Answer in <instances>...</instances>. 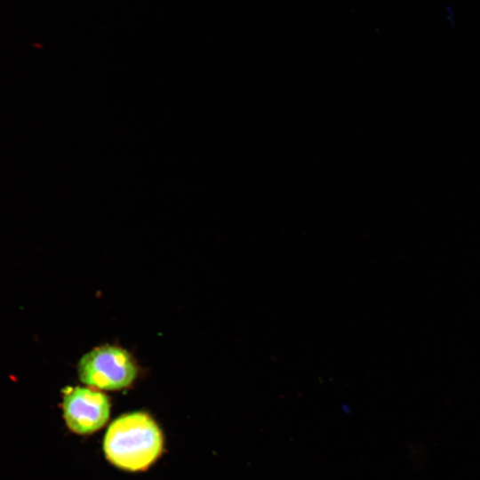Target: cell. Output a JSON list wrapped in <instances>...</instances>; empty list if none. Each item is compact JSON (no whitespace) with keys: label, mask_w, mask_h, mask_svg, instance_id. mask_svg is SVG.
Here are the masks:
<instances>
[{"label":"cell","mask_w":480,"mask_h":480,"mask_svg":"<svg viewBox=\"0 0 480 480\" xmlns=\"http://www.w3.org/2000/svg\"><path fill=\"white\" fill-rule=\"evenodd\" d=\"M164 436L147 412H133L116 418L108 426L103 451L114 466L130 472L144 471L161 455Z\"/></svg>","instance_id":"6da1fadb"},{"label":"cell","mask_w":480,"mask_h":480,"mask_svg":"<svg viewBox=\"0 0 480 480\" xmlns=\"http://www.w3.org/2000/svg\"><path fill=\"white\" fill-rule=\"evenodd\" d=\"M80 380L100 390H121L137 378L138 368L131 354L114 345H102L85 353L77 364Z\"/></svg>","instance_id":"7a4b0ae2"},{"label":"cell","mask_w":480,"mask_h":480,"mask_svg":"<svg viewBox=\"0 0 480 480\" xmlns=\"http://www.w3.org/2000/svg\"><path fill=\"white\" fill-rule=\"evenodd\" d=\"M61 393L63 418L72 432L92 434L108 422L111 404L101 390L88 386H68Z\"/></svg>","instance_id":"3957f363"}]
</instances>
